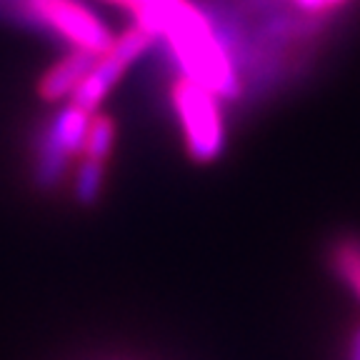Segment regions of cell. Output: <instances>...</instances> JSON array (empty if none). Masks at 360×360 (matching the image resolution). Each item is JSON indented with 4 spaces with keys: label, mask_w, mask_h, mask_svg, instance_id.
Masks as SVG:
<instances>
[{
    "label": "cell",
    "mask_w": 360,
    "mask_h": 360,
    "mask_svg": "<svg viewBox=\"0 0 360 360\" xmlns=\"http://www.w3.org/2000/svg\"><path fill=\"white\" fill-rule=\"evenodd\" d=\"M173 105L178 110L180 125L186 133L188 150L198 160H210L218 155L220 141H223V123H220L218 96L202 85L180 75L170 90Z\"/></svg>",
    "instance_id": "cell-4"
},
{
    "label": "cell",
    "mask_w": 360,
    "mask_h": 360,
    "mask_svg": "<svg viewBox=\"0 0 360 360\" xmlns=\"http://www.w3.org/2000/svg\"><path fill=\"white\" fill-rule=\"evenodd\" d=\"M96 60V53L70 51L63 60H58L53 68H48V73L40 78L38 93L51 103L68 101L75 93V88L83 83V78L88 75V70L93 68Z\"/></svg>",
    "instance_id": "cell-5"
},
{
    "label": "cell",
    "mask_w": 360,
    "mask_h": 360,
    "mask_svg": "<svg viewBox=\"0 0 360 360\" xmlns=\"http://www.w3.org/2000/svg\"><path fill=\"white\" fill-rule=\"evenodd\" d=\"M170 56L178 63L183 78L202 85L213 96H236L240 78L225 40L220 38L213 18L191 0H183L165 22Z\"/></svg>",
    "instance_id": "cell-1"
},
{
    "label": "cell",
    "mask_w": 360,
    "mask_h": 360,
    "mask_svg": "<svg viewBox=\"0 0 360 360\" xmlns=\"http://www.w3.org/2000/svg\"><path fill=\"white\" fill-rule=\"evenodd\" d=\"M338 260H340V270H343V276L353 283V288L360 295V248H353V245L340 248Z\"/></svg>",
    "instance_id": "cell-7"
},
{
    "label": "cell",
    "mask_w": 360,
    "mask_h": 360,
    "mask_svg": "<svg viewBox=\"0 0 360 360\" xmlns=\"http://www.w3.org/2000/svg\"><path fill=\"white\" fill-rule=\"evenodd\" d=\"M15 8L20 18L65 40L70 51L101 56L112 43L110 28L83 0H15Z\"/></svg>",
    "instance_id": "cell-2"
},
{
    "label": "cell",
    "mask_w": 360,
    "mask_h": 360,
    "mask_svg": "<svg viewBox=\"0 0 360 360\" xmlns=\"http://www.w3.org/2000/svg\"><path fill=\"white\" fill-rule=\"evenodd\" d=\"M155 43V38L141 30L138 25L123 30L118 38H112L110 48L105 53L98 56V60L93 63V68L88 70V75L83 78V83L75 88V93L68 98V103L85 112H96L98 105L105 101V96L115 88L123 73L133 65L143 53Z\"/></svg>",
    "instance_id": "cell-3"
},
{
    "label": "cell",
    "mask_w": 360,
    "mask_h": 360,
    "mask_svg": "<svg viewBox=\"0 0 360 360\" xmlns=\"http://www.w3.org/2000/svg\"><path fill=\"white\" fill-rule=\"evenodd\" d=\"M115 6H123L125 11L133 15L135 25L146 30L150 38H160L165 22H168L170 13L183 3V0H108Z\"/></svg>",
    "instance_id": "cell-6"
},
{
    "label": "cell",
    "mask_w": 360,
    "mask_h": 360,
    "mask_svg": "<svg viewBox=\"0 0 360 360\" xmlns=\"http://www.w3.org/2000/svg\"><path fill=\"white\" fill-rule=\"evenodd\" d=\"M292 8H298L300 13L310 18H318V15H326V13L335 11V8L345 6L348 0H288Z\"/></svg>",
    "instance_id": "cell-8"
}]
</instances>
